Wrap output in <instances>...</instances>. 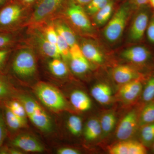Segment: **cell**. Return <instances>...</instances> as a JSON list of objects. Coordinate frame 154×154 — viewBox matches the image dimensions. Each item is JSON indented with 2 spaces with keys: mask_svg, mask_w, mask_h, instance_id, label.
<instances>
[{
  "mask_svg": "<svg viewBox=\"0 0 154 154\" xmlns=\"http://www.w3.org/2000/svg\"><path fill=\"white\" fill-rule=\"evenodd\" d=\"M29 7L11 0L0 10V31L8 32L25 26L29 18Z\"/></svg>",
  "mask_w": 154,
  "mask_h": 154,
  "instance_id": "6da1fadb",
  "label": "cell"
},
{
  "mask_svg": "<svg viewBox=\"0 0 154 154\" xmlns=\"http://www.w3.org/2000/svg\"><path fill=\"white\" fill-rule=\"evenodd\" d=\"M64 0H37L25 26L35 27L52 20L61 10Z\"/></svg>",
  "mask_w": 154,
  "mask_h": 154,
  "instance_id": "7a4b0ae2",
  "label": "cell"
},
{
  "mask_svg": "<svg viewBox=\"0 0 154 154\" xmlns=\"http://www.w3.org/2000/svg\"><path fill=\"white\" fill-rule=\"evenodd\" d=\"M35 51L27 47L19 49L13 59L12 69L20 79H28L33 77L37 70Z\"/></svg>",
  "mask_w": 154,
  "mask_h": 154,
  "instance_id": "3957f363",
  "label": "cell"
},
{
  "mask_svg": "<svg viewBox=\"0 0 154 154\" xmlns=\"http://www.w3.org/2000/svg\"><path fill=\"white\" fill-rule=\"evenodd\" d=\"M19 100L24 105L28 118L37 128L44 132L52 131L51 118L36 100L24 95L19 96Z\"/></svg>",
  "mask_w": 154,
  "mask_h": 154,
  "instance_id": "277c9868",
  "label": "cell"
},
{
  "mask_svg": "<svg viewBox=\"0 0 154 154\" xmlns=\"http://www.w3.org/2000/svg\"><path fill=\"white\" fill-rule=\"evenodd\" d=\"M63 11V17L78 32L85 35H93L94 28L82 6L72 1Z\"/></svg>",
  "mask_w": 154,
  "mask_h": 154,
  "instance_id": "5b68a950",
  "label": "cell"
},
{
  "mask_svg": "<svg viewBox=\"0 0 154 154\" xmlns=\"http://www.w3.org/2000/svg\"><path fill=\"white\" fill-rule=\"evenodd\" d=\"M34 91L42 103L50 110L61 111L66 107V101L63 95L49 84L38 82L34 87Z\"/></svg>",
  "mask_w": 154,
  "mask_h": 154,
  "instance_id": "8992f818",
  "label": "cell"
},
{
  "mask_svg": "<svg viewBox=\"0 0 154 154\" xmlns=\"http://www.w3.org/2000/svg\"><path fill=\"white\" fill-rule=\"evenodd\" d=\"M130 15L129 6L124 5L111 17L103 31V36L108 42L115 43L121 38Z\"/></svg>",
  "mask_w": 154,
  "mask_h": 154,
  "instance_id": "52a82bcc",
  "label": "cell"
},
{
  "mask_svg": "<svg viewBox=\"0 0 154 154\" xmlns=\"http://www.w3.org/2000/svg\"><path fill=\"white\" fill-rule=\"evenodd\" d=\"M29 42L31 48L42 56L50 58H61L57 48L45 38L40 30L36 27L28 28Z\"/></svg>",
  "mask_w": 154,
  "mask_h": 154,
  "instance_id": "ba28073f",
  "label": "cell"
},
{
  "mask_svg": "<svg viewBox=\"0 0 154 154\" xmlns=\"http://www.w3.org/2000/svg\"><path fill=\"white\" fill-rule=\"evenodd\" d=\"M137 113L133 110L127 113L119 125L116 136L119 140H126L132 137L136 132L138 124Z\"/></svg>",
  "mask_w": 154,
  "mask_h": 154,
  "instance_id": "9c48e42d",
  "label": "cell"
},
{
  "mask_svg": "<svg viewBox=\"0 0 154 154\" xmlns=\"http://www.w3.org/2000/svg\"><path fill=\"white\" fill-rule=\"evenodd\" d=\"M69 60L71 70L75 75L85 74L91 69L90 62L83 54L79 43L70 48Z\"/></svg>",
  "mask_w": 154,
  "mask_h": 154,
  "instance_id": "30bf717a",
  "label": "cell"
},
{
  "mask_svg": "<svg viewBox=\"0 0 154 154\" xmlns=\"http://www.w3.org/2000/svg\"><path fill=\"white\" fill-rule=\"evenodd\" d=\"M149 19V14L146 11H141L136 15L128 33L131 42H137L142 39L148 25Z\"/></svg>",
  "mask_w": 154,
  "mask_h": 154,
  "instance_id": "8fae6325",
  "label": "cell"
},
{
  "mask_svg": "<svg viewBox=\"0 0 154 154\" xmlns=\"http://www.w3.org/2000/svg\"><path fill=\"white\" fill-rule=\"evenodd\" d=\"M15 147L28 152H41L44 148L41 143L35 137L28 134H22L14 138L11 142Z\"/></svg>",
  "mask_w": 154,
  "mask_h": 154,
  "instance_id": "7c38bea8",
  "label": "cell"
},
{
  "mask_svg": "<svg viewBox=\"0 0 154 154\" xmlns=\"http://www.w3.org/2000/svg\"><path fill=\"white\" fill-rule=\"evenodd\" d=\"M79 45L83 54L90 63L99 65L103 63L105 61L104 54L95 42L89 39H83Z\"/></svg>",
  "mask_w": 154,
  "mask_h": 154,
  "instance_id": "4fadbf2b",
  "label": "cell"
},
{
  "mask_svg": "<svg viewBox=\"0 0 154 154\" xmlns=\"http://www.w3.org/2000/svg\"><path fill=\"white\" fill-rule=\"evenodd\" d=\"M143 89V86L141 79L133 80L122 85L119 91V96L124 102L130 103L140 96Z\"/></svg>",
  "mask_w": 154,
  "mask_h": 154,
  "instance_id": "5bb4252c",
  "label": "cell"
},
{
  "mask_svg": "<svg viewBox=\"0 0 154 154\" xmlns=\"http://www.w3.org/2000/svg\"><path fill=\"white\" fill-rule=\"evenodd\" d=\"M121 57L131 62L142 65L150 59L151 54L146 48L143 46H135L124 50L121 53Z\"/></svg>",
  "mask_w": 154,
  "mask_h": 154,
  "instance_id": "9a60e30c",
  "label": "cell"
},
{
  "mask_svg": "<svg viewBox=\"0 0 154 154\" xmlns=\"http://www.w3.org/2000/svg\"><path fill=\"white\" fill-rule=\"evenodd\" d=\"M111 154H146V146L142 143L134 141L122 140L109 149Z\"/></svg>",
  "mask_w": 154,
  "mask_h": 154,
  "instance_id": "2e32d148",
  "label": "cell"
},
{
  "mask_svg": "<svg viewBox=\"0 0 154 154\" xmlns=\"http://www.w3.org/2000/svg\"><path fill=\"white\" fill-rule=\"evenodd\" d=\"M112 74L114 81L121 85L141 78L140 74L135 69L128 65L116 67L113 69Z\"/></svg>",
  "mask_w": 154,
  "mask_h": 154,
  "instance_id": "e0dca14e",
  "label": "cell"
},
{
  "mask_svg": "<svg viewBox=\"0 0 154 154\" xmlns=\"http://www.w3.org/2000/svg\"><path fill=\"white\" fill-rule=\"evenodd\" d=\"M57 34L66 41L70 48L78 44L75 34L65 20L58 18L52 19Z\"/></svg>",
  "mask_w": 154,
  "mask_h": 154,
  "instance_id": "ac0fdd59",
  "label": "cell"
},
{
  "mask_svg": "<svg viewBox=\"0 0 154 154\" xmlns=\"http://www.w3.org/2000/svg\"><path fill=\"white\" fill-rule=\"evenodd\" d=\"M91 94L94 99L101 105L109 104L112 100V90L110 86L105 83L95 85L91 89Z\"/></svg>",
  "mask_w": 154,
  "mask_h": 154,
  "instance_id": "d6986e66",
  "label": "cell"
},
{
  "mask_svg": "<svg viewBox=\"0 0 154 154\" xmlns=\"http://www.w3.org/2000/svg\"><path fill=\"white\" fill-rule=\"evenodd\" d=\"M70 101L73 107L80 111H88L92 106L90 97L85 92L80 90H75L72 92Z\"/></svg>",
  "mask_w": 154,
  "mask_h": 154,
  "instance_id": "ffe728a7",
  "label": "cell"
},
{
  "mask_svg": "<svg viewBox=\"0 0 154 154\" xmlns=\"http://www.w3.org/2000/svg\"><path fill=\"white\" fill-rule=\"evenodd\" d=\"M102 131L100 120L96 118L89 119L85 125L84 130V136L88 140H93L99 137Z\"/></svg>",
  "mask_w": 154,
  "mask_h": 154,
  "instance_id": "44dd1931",
  "label": "cell"
},
{
  "mask_svg": "<svg viewBox=\"0 0 154 154\" xmlns=\"http://www.w3.org/2000/svg\"><path fill=\"white\" fill-rule=\"evenodd\" d=\"M114 3L110 0L103 8L94 15V23L99 27L104 26L107 24L112 17Z\"/></svg>",
  "mask_w": 154,
  "mask_h": 154,
  "instance_id": "7402d4cb",
  "label": "cell"
},
{
  "mask_svg": "<svg viewBox=\"0 0 154 154\" xmlns=\"http://www.w3.org/2000/svg\"><path fill=\"white\" fill-rule=\"evenodd\" d=\"M4 117L6 125L12 131L21 129L27 125V121L15 115L7 107L5 109Z\"/></svg>",
  "mask_w": 154,
  "mask_h": 154,
  "instance_id": "603a6c76",
  "label": "cell"
},
{
  "mask_svg": "<svg viewBox=\"0 0 154 154\" xmlns=\"http://www.w3.org/2000/svg\"><path fill=\"white\" fill-rule=\"evenodd\" d=\"M50 71L54 76L64 77L68 74V70L66 64L61 58H53L48 63Z\"/></svg>",
  "mask_w": 154,
  "mask_h": 154,
  "instance_id": "cb8c5ba5",
  "label": "cell"
},
{
  "mask_svg": "<svg viewBox=\"0 0 154 154\" xmlns=\"http://www.w3.org/2000/svg\"><path fill=\"white\" fill-rule=\"evenodd\" d=\"M35 27L38 28L40 30L45 38L51 43L57 46V33L52 20H50Z\"/></svg>",
  "mask_w": 154,
  "mask_h": 154,
  "instance_id": "d4e9b609",
  "label": "cell"
},
{
  "mask_svg": "<svg viewBox=\"0 0 154 154\" xmlns=\"http://www.w3.org/2000/svg\"><path fill=\"white\" fill-rule=\"evenodd\" d=\"M154 123V101L148 102L144 107L139 117L140 126Z\"/></svg>",
  "mask_w": 154,
  "mask_h": 154,
  "instance_id": "484cf974",
  "label": "cell"
},
{
  "mask_svg": "<svg viewBox=\"0 0 154 154\" xmlns=\"http://www.w3.org/2000/svg\"><path fill=\"white\" fill-rule=\"evenodd\" d=\"M116 122L115 115L112 113H106L102 116L100 120L102 132L106 135L113 129Z\"/></svg>",
  "mask_w": 154,
  "mask_h": 154,
  "instance_id": "4316f807",
  "label": "cell"
},
{
  "mask_svg": "<svg viewBox=\"0 0 154 154\" xmlns=\"http://www.w3.org/2000/svg\"><path fill=\"white\" fill-rule=\"evenodd\" d=\"M140 138L145 146H149L154 142V123L141 126Z\"/></svg>",
  "mask_w": 154,
  "mask_h": 154,
  "instance_id": "83f0119b",
  "label": "cell"
},
{
  "mask_svg": "<svg viewBox=\"0 0 154 154\" xmlns=\"http://www.w3.org/2000/svg\"><path fill=\"white\" fill-rule=\"evenodd\" d=\"M67 126L69 131L74 136H79L82 131V121L79 116L72 115L68 119Z\"/></svg>",
  "mask_w": 154,
  "mask_h": 154,
  "instance_id": "f1b7e54d",
  "label": "cell"
},
{
  "mask_svg": "<svg viewBox=\"0 0 154 154\" xmlns=\"http://www.w3.org/2000/svg\"><path fill=\"white\" fill-rule=\"evenodd\" d=\"M14 93V89L7 77L0 73V99L10 98Z\"/></svg>",
  "mask_w": 154,
  "mask_h": 154,
  "instance_id": "f546056e",
  "label": "cell"
},
{
  "mask_svg": "<svg viewBox=\"0 0 154 154\" xmlns=\"http://www.w3.org/2000/svg\"><path fill=\"white\" fill-rule=\"evenodd\" d=\"M6 107H8L14 114L20 118L27 121V113L24 105L20 101L11 100L7 103Z\"/></svg>",
  "mask_w": 154,
  "mask_h": 154,
  "instance_id": "4dcf8cb0",
  "label": "cell"
},
{
  "mask_svg": "<svg viewBox=\"0 0 154 154\" xmlns=\"http://www.w3.org/2000/svg\"><path fill=\"white\" fill-rule=\"evenodd\" d=\"M142 99L146 103L154 100V76L151 77L146 83L142 92Z\"/></svg>",
  "mask_w": 154,
  "mask_h": 154,
  "instance_id": "1f68e13d",
  "label": "cell"
},
{
  "mask_svg": "<svg viewBox=\"0 0 154 154\" xmlns=\"http://www.w3.org/2000/svg\"><path fill=\"white\" fill-rule=\"evenodd\" d=\"M57 46L63 61L69 60L70 57V47L66 41L60 35L58 34Z\"/></svg>",
  "mask_w": 154,
  "mask_h": 154,
  "instance_id": "d6a6232c",
  "label": "cell"
},
{
  "mask_svg": "<svg viewBox=\"0 0 154 154\" xmlns=\"http://www.w3.org/2000/svg\"><path fill=\"white\" fill-rule=\"evenodd\" d=\"M110 0H92L87 6L86 12L91 16L94 14L105 7Z\"/></svg>",
  "mask_w": 154,
  "mask_h": 154,
  "instance_id": "836d02e7",
  "label": "cell"
},
{
  "mask_svg": "<svg viewBox=\"0 0 154 154\" xmlns=\"http://www.w3.org/2000/svg\"><path fill=\"white\" fill-rule=\"evenodd\" d=\"M15 38L8 32L0 33V49L9 48L15 43Z\"/></svg>",
  "mask_w": 154,
  "mask_h": 154,
  "instance_id": "e575fe53",
  "label": "cell"
},
{
  "mask_svg": "<svg viewBox=\"0 0 154 154\" xmlns=\"http://www.w3.org/2000/svg\"><path fill=\"white\" fill-rule=\"evenodd\" d=\"M6 126L5 117L0 111V148L6 137L7 134Z\"/></svg>",
  "mask_w": 154,
  "mask_h": 154,
  "instance_id": "d590c367",
  "label": "cell"
},
{
  "mask_svg": "<svg viewBox=\"0 0 154 154\" xmlns=\"http://www.w3.org/2000/svg\"><path fill=\"white\" fill-rule=\"evenodd\" d=\"M11 52L10 48L0 49V70L5 66L6 61Z\"/></svg>",
  "mask_w": 154,
  "mask_h": 154,
  "instance_id": "8d00e7d4",
  "label": "cell"
},
{
  "mask_svg": "<svg viewBox=\"0 0 154 154\" xmlns=\"http://www.w3.org/2000/svg\"><path fill=\"white\" fill-rule=\"evenodd\" d=\"M146 31L149 41L154 43V17L149 22Z\"/></svg>",
  "mask_w": 154,
  "mask_h": 154,
  "instance_id": "74e56055",
  "label": "cell"
},
{
  "mask_svg": "<svg viewBox=\"0 0 154 154\" xmlns=\"http://www.w3.org/2000/svg\"><path fill=\"white\" fill-rule=\"evenodd\" d=\"M57 153L58 154H79L80 152L76 149L71 148L63 147L58 149Z\"/></svg>",
  "mask_w": 154,
  "mask_h": 154,
  "instance_id": "f35d334b",
  "label": "cell"
},
{
  "mask_svg": "<svg viewBox=\"0 0 154 154\" xmlns=\"http://www.w3.org/2000/svg\"><path fill=\"white\" fill-rule=\"evenodd\" d=\"M16 1L30 8L31 6L35 5L37 0H16Z\"/></svg>",
  "mask_w": 154,
  "mask_h": 154,
  "instance_id": "ab89813d",
  "label": "cell"
},
{
  "mask_svg": "<svg viewBox=\"0 0 154 154\" xmlns=\"http://www.w3.org/2000/svg\"><path fill=\"white\" fill-rule=\"evenodd\" d=\"M149 0H133L134 4L138 7L143 6L148 2Z\"/></svg>",
  "mask_w": 154,
  "mask_h": 154,
  "instance_id": "60d3db41",
  "label": "cell"
},
{
  "mask_svg": "<svg viewBox=\"0 0 154 154\" xmlns=\"http://www.w3.org/2000/svg\"><path fill=\"white\" fill-rule=\"evenodd\" d=\"M92 0H74V2L80 5L87 6Z\"/></svg>",
  "mask_w": 154,
  "mask_h": 154,
  "instance_id": "b9f144b4",
  "label": "cell"
},
{
  "mask_svg": "<svg viewBox=\"0 0 154 154\" xmlns=\"http://www.w3.org/2000/svg\"><path fill=\"white\" fill-rule=\"evenodd\" d=\"M8 154H22V153L16 149H8Z\"/></svg>",
  "mask_w": 154,
  "mask_h": 154,
  "instance_id": "7bdbcfd3",
  "label": "cell"
},
{
  "mask_svg": "<svg viewBox=\"0 0 154 154\" xmlns=\"http://www.w3.org/2000/svg\"><path fill=\"white\" fill-rule=\"evenodd\" d=\"M11 1V0H0V8H2Z\"/></svg>",
  "mask_w": 154,
  "mask_h": 154,
  "instance_id": "ee69618b",
  "label": "cell"
},
{
  "mask_svg": "<svg viewBox=\"0 0 154 154\" xmlns=\"http://www.w3.org/2000/svg\"><path fill=\"white\" fill-rule=\"evenodd\" d=\"M151 5L154 8V0H149Z\"/></svg>",
  "mask_w": 154,
  "mask_h": 154,
  "instance_id": "f6af8a7d",
  "label": "cell"
},
{
  "mask_svg": "<svg viewBox=\"0 0 154 154\" xmlns=\"http://www.w3.org/2000/svg\"><path fill=\"white\" fill-rule=\"evenodd\" d=\"M153 149L154 152V142L153 143Z\"/></svg>",
  "mask_w": 154,
  "mask_h": 154,
  "instance_id": "bcb514c9",
  "label": "cell"
}]
</instances>
